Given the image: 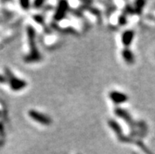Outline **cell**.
<instances>
[{
  "label": "cell",
  "instance_id": "277c9868",
  "mask_svg": "<svg viewBox=\"0 0 155 154\" xmlns=\"http://www.w3.org/2000/svg\"><path fill=\"white\" fill-rule=\"evenodd\" d=\"M109 97L113 102L116 105H120L127 102L128 96L124 93H122L118 90H113L109 94Z\"/></svg>",
  "mask_w": 155,
  "mask_h": 154
},
{
  "label": "cell",
  "instance_id": "3957f363",
  "mask_svg": "<svg viewBox=\"0 0 155 154\" xmlns=\"http://www.w3.org/2000/svg\"><path fill=\"white\" fill-rule=\"evenodd\" d=\"M29 117L34 121L43 125H48L51 123V119L48 116L43 114V113L38 112L35 109H31L28 113Z\"/></svg>",
  "mask_w": 155,
  "mask_h": 154
},
{
  "label": "cell",
  "instance_id": "8992f818",
  "mask_svg": "<svg viewBox=\"0 0 155 154\" xmlns=\"http://www.w3.org/2000/svg\"><path fill=\"white\" fill-rule=\"evenodd\" d=\"M122 57L124 59L126 62H128V64H131L134 61V55L130 50L125 49L122 51Z\"/></svg>",
  "mask_w": 155,
  "mask_h": 154
},
{
  "label": "cell",
  "instance_id": "52a82bcc",
  "mask_svg": "<svg viewBox=\"0 0 155 154\" xmlns=\"http://www.w3.org/2000/svg\"><path fill=\"white\" fill-rule=\"evenodd\" d=\"M8 83L7 77L5 74H0V84H6Z\"/></svg>",
  "mask_w": 155,
  "mask_h": 154
},
{
  "label": "cell",
  "instance_id": "6da1fadb",
  "mask_svg": "<svg viewBox=\"0 0 155 154\" xmlns=\"http://www.w3.org/2000/svg\"><path fill=\"white\" fill-rule=\"evenodd\" d=\"M27 35H28V43L30 45V52L29 54H28L25 57V60L27 62H30V61H34L39 58V52L35 46V31L34 29L31 26H28L27 28Z\"/></svg>",
  "mask_w": 155,
  "mask_h": 154
},
{
  "label": "cell",
  "instance_id": "5b68a950",
  "mask_svg": "<svg viewBox=\"0 0 155 154\" xmlns=\"http://www.w3.org/2000/svg\"><path fill=\"white\" fill-rule=\"evenodd\" d=\"M134 35H135V34H134L133 31H132V30L125 31L124 33L122 34V43L125 47H128V46L131 45V43H132V40L134 39Z\"/></svg>",
  "mask_w": 155,
  "mask_h": 154
},
{
  "label": "cell",
  "instance_id": "9c48e42d",
  "mask_svg": "<svg viewBox=\"0 0 155 154\" xmlns=\"http://www.w3.org/2000/svg\"><path fill=\"white\" fill-rule=\"evenodd\" d=\"M4 131V127L2 123H0V134H2V132Z\"/></svg>",
  "mask_w": 155,
  "mask_h": 154
},
{
  "label": "cell",
  "instance_id": "ba28073f",
  "mask_svg": "<svg viewBox=\"0 0 155 154\" xmlns=\"http://www.w3.org/2000/svg\"><path fill=\"white\" fill-rule=\"evenodd\" d=\"M20 4H21V8L25 9V10H27L29 8V2H27V1H22V2H20Z\"/></svg>",
  "mask_w": 155,
  "mask_h": 154
},
{
  "label": "cell",
  "instance_id": "7a4b0ae2",
  "mask_svg": "<svg viewBox=\"0 0 155 154\" xmlns=\"http://www.w3.org/2000/svg\"><path fill=\"white\" fill-rule=\"evenodd\" d=\"M4 72H5V75L7 77L8 85L12 90L20 91L27 86V83L25 80L16 76L10 68H6L4 69Z\"/></svg>",
  "mask_w": 155,
  "mask_h": 154
}]
</instances>
